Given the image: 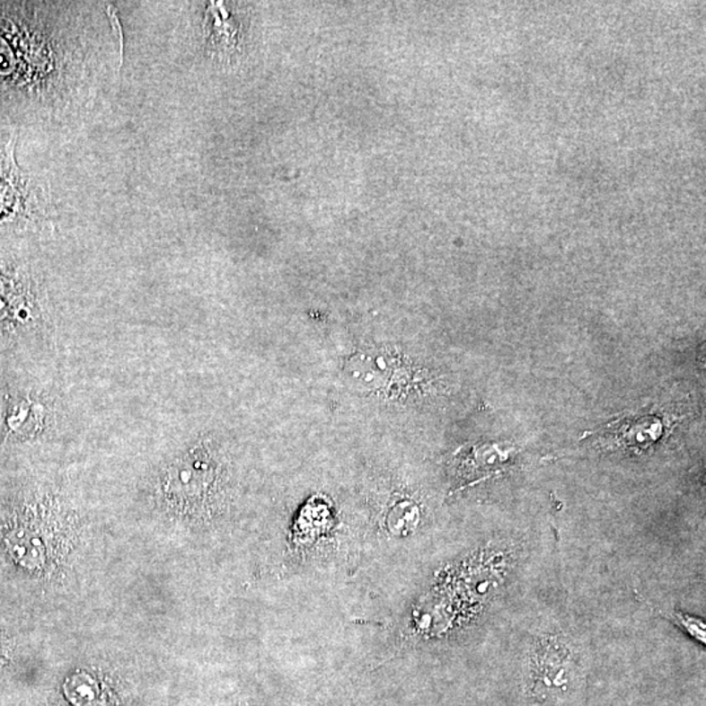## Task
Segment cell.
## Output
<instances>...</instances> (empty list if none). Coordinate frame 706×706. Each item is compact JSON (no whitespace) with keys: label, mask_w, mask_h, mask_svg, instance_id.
<instances>
[{"label":"cell","mask_w":706,"mask_h":706,"mask_svg":"<svg viewBox=\"0 0 706 706\" xmlns=\"http://www.w3.org/2000/svg\"><path fill=\"white\" fill-rule=\"evenodd\" d=\"M344 375L355 389L381 398H398L412 383L409 366L384 349H361L349 358Z\"/></svg>","instance_id":"cell-1"},{"label":"cell","mask_w":706,"mask_h":706,"mask_svg":"<svg viewBox=\"0 0 706 706\" xmlns=\"http://www.w3.org/2000/svg\"><path fill=\"white\" fill-rule=\"evenodd\" d=\"M176 470L177 472H172L169 479V495L174 499L178 507H182V513L194 515V510L199 505L198 500L203 498V490L211 484L208 479H211L209 476H212V471L208 469V464L200 461L182 463Z\"/></svg>","instance_id":"cell-2"},{"label":"cell","mask_w":706,"mask_h":706,"mask_svg":"<svg viewBox=\"0 0 706 706\" xmlns=\"http://www.w3.org/2000/svg\"><path fill=\"white\" fill-rule=\"evenodd\" d=\"M670 619L682 627L685 632L690 633L697 641L705 644V624L702 620L692 618V616L682 613H671Z\"/></svg>","instance_id":"cell-3"},{"label":"cell","mask_w":706,"mask_h":706,"mask_svg":"<svg viewBox=\"0 0 706 706\" xmlns=\"http://www.w3.org/2000/svg\"><path fill=\"white\" fill-rule=\"evenodd\" d=\"M15 60L10 46L4 40L0 39V74H10L13 70Z\"/></svg>","instance_id":"cell-4"},{"label":"cell","mask_w":706,"mask_h":706,"mask_svg":"<svg viewBox=\"0 0 706 706\" xmlns=\"http://www.w3.org/2000/svg\"><path fill=\"white\" fill-rule=\"evenodd\" d=\"M7 296H5L4 288H3L2 284H0V317L5 313V309H7Z\"/></svg>","instance_id":"cell-5"}]
</instances>
